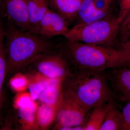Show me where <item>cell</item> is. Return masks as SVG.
<instances>
[{"instance_id":"ba28073f","label":"cell","mask_w":130,"mask_h":130,"mask_svg":"<svg viewBox=\"0 0 130 130\" xmlns=\"http://www.w3.org/2000/svg\"><path fill=\"white\" fill-rule=\"evenodd\" d=\"M68 30L67 21L64 19L57 12L49 8L37 27L30 32L52 37L63 36Z\"/></svg>"},{"instance_id":"6da1fadb","label":"cell","mask_w":130,"mask_h":130,"mask_svg":"<svg viewBox=\"0 0 130 130\" xmlns=\"http://www.w3.org/2000/svg\"><path fill=\"white\" fill-rule=\"evenodd\" d=\"M9 24L5 31V47L7 74H12L20 72L47 54L51 46L47 40L20 29L11 21Z\"/></svg>"},{"instance_id":"30bf717a","label":"cell","mask_w":130,"mask_h":130,"mask_svg":"<svg viewBox=\"0 0 130 130\" xmlns=\"http://www.w3.org/2000/svg\"><path fill=\"white\" fill-rule=\"evenodd\" d=\"M83 0H48L49 5L66 21L77 17L79 6Z\"/></svg>"},{"instance_id":"9a60e30c","label":"cell","mask_w":130,"mask_h":130,"mask_svg":"<svg viewBox=\"0 0 130 130\" xmlns=\"http://www.w3.org/2000/svg\"><path fill=\"white\" fill-rule=\"evenodd\" d=\"M120 107L115 105L110 107L100 130H123L124 118Z\"/></svg>"},{"instance_id":"484cf974","label":"cell","mask_w":130,"mask_h":130,"mask_svg":"<svg viewBox=\"0 0 130 130\" xmlns=\"http://www.w3.org/2000/svg\"><path fill=\"white\" fill-rule=\"evenodd\" d=\"M113 0H93L95 9L100 10H109Z\"/></svg>"},{"instance_id":"9c48e42d","label":"cell","mask_w":130,"mask_h":130,"mask_svg":"<svg viewBox=\"0 0 130 130\" xmlns=\"http://www.w3.org/2000/svg\"><path fill=\"white\" fill-rule=\"evenodd\" d=\"M7 14L10 21L18 28L30 32L31 27L30 21L28 0H4Z\"/></svg>"},{"instance_id":"52a82bcc","label":"cell","mask_w":130,"mask_h":130,"mask_svg":"<svg viewBox=\"0 0 130 130\" xmlns=\"http://www.w3.org/2000/svg\"><path fill=\"white\" fill-rule=\"evenodd\" d=\"M117 102L124 104L130 100V62L105 71Z\"/></svg>"},{"instance_id":"8fae6325","label":"cell","mask_w":130,"mask_h":130,"mask_svg":"<svg viewBox=\"0 0 130 130\" xmlns=\"http://www.w3.org/2000/svg\"><path fill=\"white\" fill-rule=\"evenodd\" d=\"M59 106L38 103L36 111V119L40 130L48 129L54 123Z\"/></svg>"},{"instance_id":"44dd1931","label":"cell","mask_w":130,"mask_h":130,"mask_svg":"<svg viewBox=\"0 0 130 130\" xmlns=\"http://www.w3.org/2000/svg\"><path fill=\"white\" fill-rule=\"evenodd\" d=\"M93 0H83L81 3L78 12L77 17L80 19L81 22H83L84 20L95 10Z\"/></svg>"},{"instance_id":"4fadbf2b","label":"cell","mask_w":130,"mask_h":130,"mask_svg":"<svg viewBox=\"0 0 130 130\" xmlns=\"http://www.w3.org/2000/svg\"><path fill=\"white\" fill-rule=\"evenodd\" d=\"M120 106L113 102L102 104L93 108L83 126V130H100L108 109L112 105Z\"/></svg>"},{"instance_id":"5bb4252c","label":"cell","mask_w":130,"mask_h":130,"mask_svg":"<svg viewBox=\"0 0 130 130\" xmlns=\"http://www.w3.org/2000/svg\"><path fill=\"white\" fill-rule=\"evenodd\" d=\"M28 10L31 30L39 24L40 21L49 9L48 0H28Z\"/></svg>"},{"instance_id":"e0dca14e","label":"cell","mask_w":130,"mask_h":130,"mask_svg":"<svg viewBox=\"0 0 130 130\" xmlns=\"http://www.w3.org/2000/svg\"><path fill=\"white\" fill-rule=\"evenodd\" d=\"M7 62L5 47V32L4 27L0 25V121L3 102V86L7 74Z\"/></svg>"},{"instance_id":"3957f363","label":"cell","mask_w":130,"mask_h":130,"mask_svg":"<svg viewBox=\"0 0 130 130\" xmlns=\"http://www.w3.org/2000/svg\"><path fill=\"white\" fill-rule=\"evenodd\" d=\"M66 50L73 71L103 72L118 65V55L113 47L68 41Z\"/></svg>"},{"instance_id":"ffe728a7","label":"cell","mask_w":130,"mask_h":130,"mask_svg":"<svg viewBox=\"0 0 130 130\" xmlns=\"http://www.w3.org/2000/svg\"><path fill=\"white\" fill-rule=\"evenodd\" d=\"M119 56V65L130 62V37L115 48Z\"/></svg>"},{"instance_id":"7402d4cb","label":"cell","mask_w":130,"mask_h":130,"mask_svg":"<svg viewBox=\"0 0 130 130\" xmlns=\"http://www.w3.org/2000/svg\"><path fill=\"white\" fill-rule=\"evenodd\" d=\"M29 92L24 91L17 93L13 101V106L17 109L28 106L33 101Z\"/></svg>"},{"instance_id":"cb8c5ba5","label":"cell","mask_w":130,"mask_h":130,"mask_svg":"<svg viewBox=\"0 0 130 130\" xmlns=\"http://www.w3.org/2000/svg\"><path fill=\"white\" fill-rule=\"evenodd\" d=\"M130 11V0H119V11L118 18L121 23Z\"/></svg>"},{"instance_id":"7a4b0ae2","label":"cell","mask_w":130,"mask_h":130,"mask_svg":"<svg viewBox=\"0 0 130 130\" xmlns=\"http://www.w3.org/2000/svg\"><path fill=\"white\" fill-rule=\"evenodd\" d=\"M63 85L64 89L70 92L90 111L104 103L113 102L119 105L105 71H74L63 81Z\"/></svg>"},{"instance_id":"7c38bea8","label":"cell","mask_w":130,"mask_h":130,"mask_svg":"<svg viewBox=\"0 0 130 130\" xmlns=\"http://www.w3.org/2000/svg\"><path fill=\"white\" fill-rule=\"evenodd\" d=\"M38 105V103L33 101L27 106L18 109L19 121L22 129L40 130L36 119V111Z\"/></svg>"},{"instance_id":"603a6c76","label":"cell","mask_w":130,"mask_h":130,"mask_svg":"<svg viewBox=\"0 0 130 130\" xmlns=\"http://www.w3.org/2000/svg\"><path fill=\"white\" fill-rule=\"evenodd\" d=\"M119 32L123 40L130 37V11L120 24Z\"/></svg>"},{"instance_id":"d6986e66","label":"cell","mask_w":130,"mask_h":130,"mask_svg":"<svg viewBox=\"0 0 130 130\" xmlns=\"http://www.w3.org/2000/svg\"><path fill=\"white\" fill-rule=\"evenodd\" d=\"M29 83V76L20 72L15 73L9 81L11 88L17 93L25 91Z\"/></svg>"},{"instance_id":"d4e9b609","label":"cell","mask_w":130,"mask_h":130,"mask_svg":"<svg viewBox=\"0 0 130 130\" xmlns=\"http://www.w3.org/2000/svg\"><path fill=\"white\" fill-rule=\"evenodd\" d=\"M121 112L124 121L123 130H130V100L124 104Z\"/></svg>"},{"instance_id":"ac0fdd59","label":"cell","mask_w":130,"mask_h":130,"mask_svg":"<svg viewBox=\"0 0 130 130\" xmlns=\"http://www.w3.org/2000/svg\"><path fill=\"white\" fill-rule=\"evenodd\" d=\"M36 73L29 76V83L28 88L31 98L34 101L38 100L40 95L45 89L40 75Z\"/></svg>"},{"instance_id":"2e32d148","label":"cell","mask_w":130,"mask_h":130,"mask_svg":"<svg viewBox=\"0 0 130 130\" xmlns=\"http://www.w3.org/2000/svg\"><path fill=\"white\" fill-rule=\"evenodd\" d=\"M63 83L45 88L38 100L39 102L51 106H60L63 98Z\"/></svg>"},{"instance_id":"8992f818","label":"cell","mask_w":130,"mask_h":130,"mask_svg":"<svg viewBox=\"0 0 130 130\" xmlns=\"http://www.w3.org/2000/svg\"><path fill=\"white\" fill-rule=\"evenodd\" d=\"M35 62L36 73L44 77L63 81L73 72L66 59L60 53L46 54Z\"/></svg>"},{"instance_id":"5b68a950","label":"cell","mask_w":130,"mask_h":130,"mask_svg":"<svg viewBox=\"0 0 130 130\" xmlns=\"http://www.w3.org/2000/svg\"><path fill=\"white\" fill-rule=\"evenodd\" d=\"M89 111L70 92L63 89V98L58 108L54 129L68 130L70 127L84 126Z\"/></svg>"},{"instance_id":"277c9868","label":"cell","mask_w":130,"mask_h":130,"mask_svg":"<svg viewBox=\"0 0 130 130\" xmlns=\"http://www.w3.org/2000/svg\"><path fill=\"white\" fill-rule=\"evenodd\" d=\"M120 24L118 16L108 14L98 21L78 24L63 36L70 41L114 47Z\"/></svg>"}]
</instances>
